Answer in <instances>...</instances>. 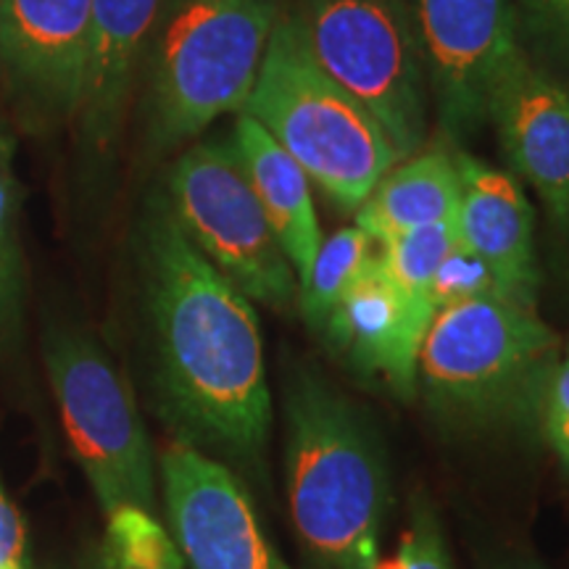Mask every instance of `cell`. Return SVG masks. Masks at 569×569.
I'll return each mask as SVG.
<instances>
[{"mask_svg": "<svg viewBox=\"0 0 569 569\" xmlns=\"http://www.w3.org/2000/svg\"><path fill=\"white\" fill-rule=\"evenodd\" d=\"M0 569H32L27 528L0 480Z\"/></svg>", "mask_w": 569, "mask_h": 569, "instance_id": "26", "label": "cell"}, {"mask_svg": "<svg viewBox=\"0 0 569 569\" xmlns=\"http://www.w3.org/2000/svg\"><path fill=\"white\" fill-rule=\"evenodd\" d=\"M461 203L459 163L446 151H419L398 161L356 209V227L375 246L417 230L453 222Z\"/></svg>", "mask_w": 569, "mask_h": 569, "instance_id": "17", "label": "cell"}, {"mask_svg": "<svg viewBox=\"0 0 569 569\" xmlns=\"http://www.w3.org/2000/svg\"><path fill=\"white\" fill-rule=\"evenodd\" d=\"M501 151L540 196L551 222L569 234V88L519 51L488 101Z\"/></svg>", "mask_w": 569, "mask_h": 569, "instance_id": "12", "label": "cell"}, {"mask_svg": "<svg viewBox=\"0 0 569 569\" xmlns=\"http://www.w3.org/2000/svg\"><path fill=\"white\" fill-rule=\"evenodd\" d=\"M459 243L490 269L503 296L536 309L540 269L536 259V211L517 177L459 153Z\"/></svg>", "mask_w": 569, "mask_h": 569, "instance_id": "14", "label": "cell"}, {"mask_svg": "<svg viewBox=\"0 0 569 569\" xmlns=\"http://www.w3.org/2000/svg\"><path fill=\"white\" fill-rule=\"evenodd\" d=\"M509 569H540V567H532V565H525V567H509Z\"/></svg>", "mask_w": 569, "mask_h": 569, "instance_id": "29", "label": "cell"}, {"mask_svg": "<svg viewBox=\"0 0 569 569\" xmlns=\"http://www.w3.org/2000/svg\"><path fill=\"white\" fill-rule=\"evenodd\" d=\"M488 293H498V284L490 274V269L482 264L475 253H469L465 246L457 243L453 251L446 256L443 264L438 267L436 277H432L430 296L432 309H446V306L459 303V301H469V298H478V296H488Z\"/></svg>", "mask_w": 569, "mask_h": 569, "instance_id": "22", "label": "cell"}, {"mask_svg": "<svg viewBox=\"0 0 569 569\" xmlns=\"http://www.w3.org/2000/svg\"><path fill=\"white\" fill-rule=\"evenodd\" d=\"M109 569H184V557L156 515L122 507L109 515L101 546Z\"/></svg>", "mask_w": 569, "mask_h": 569, "instance_id": "20", "label": "cell"}, {"mask_svg": "<svg viewBox=\"0 0 569 569\" xmlns=\"http://www.w3.org/2000/svg\"><path fill=\"white\" fill-rule=\"evenodd\" d=\"M140 272L167 425L198 451L261 465L272 396L253 301L190 243L163 196L142 217Z\"/></svg>", "mask_w": 569, "mask_h": 569, "instance_id": "1", "label": "cell"}, {"mask_svg": "<svg viewBox=\"0 0 569 569\" xmlns=\"http://www.w3.org/2000/svg\"><path fill=\"white\" fill-rule=\"evenodd\" d=\"M557 365L559 336L538 311L488 293L436 311L417 390L440 422L461 430L538 422Z\"/></svg>", "mask_w": 569, "mask_h": 569, "instance_id": "3", "label": "cell"}, {"mask_svg": "<svg viewBox=\"0 0 569 569\" xmlns=\"http://www.w3.org/2000/svg\"><path fill=\"white\" fill-rule=\"evenodd\" d=\"M159 478L169 532L193 569H290L272 549L240 480L209 453L172 440Z\"/></svg>", "mask_w": 569, "mask_h": 569, "instance_id": "11", "label": "cell"}, {"mask_svg": "<svg viewBox=\"0 0 569 569\" xmlns=\"http://www.w3.org/2000/svg\"><path fill=\"white\" fill-rule=\"evenodd\" d=\"M82 569H109V567H106L103 551H101V549H92V551H88V557H84V565H82Z\"/></svg>", "mask_w": 569, "mask_h": 569, "instance_id": "27", "label": "cell"}, {"mask_svg": "<svg viewBox=\"0 0 569 569\" xmlns=\"http://www.w3.org/2000/svg\"><path fill=\"white\" fill-rule=\"evenodd\" d=\"M432 317L430 298L407 293L375 251L327 319L322 336L356 372L380 377L398 398L411 401L417 396L419 348Z\"/></svg>", "mask_w": 569, "mask_h": 569, "instance_id": "13", "label": "cell"}, {"mask_svg": "<svg viewBox=\"0 0 569 569\" xmlns=\"http://www.w3.org/2000/svg\"><path fill=\"white\" fill-rule=\"evenodd\" d=\"M232 146L301 284L322 246L311 180L293 156L248 113H238Z\"/></svg>", "mask_w": 569, "mask_h": 569, "instance_id": "16", "label": "cell"}, {"mask_svg": "<svg viewBox=\"0 0 569 569\" xmlns=\"http://www.w3.org/2000/svg\"><path fill=\"white\" fill-rule=\"evenodd\" d=\"M519 11L530 38L569 61V0H519Z\"/></svg>", "mask_w": 569, "mask_h": 569, "instance_id": "24", "label": "cell"}, {"mask_svg": "<svg viewBox=\"0 0 569 569\" xmlns=\"http://www.w3.org/2000/svg\"><path fill=\"white\" fill-rule=\"evenodd\" d=\"M284 475L296 532L330 569H372L390 509V472L380 432L365 409L315 375L284 396Z\"/></svg>", "mask_w": 569, "mask_h": 569, "instance_id": "2", "label": "cell"}, {"mask_svg": "<svg viewBox=\"0 0 569 569\" xmlns=\"http://www.w3.org/2000/svg\"><path fill=\"white\" fill-rule=\"evenodd\" d=\"M293 21L319 69L377 119L403 159L427 138V67L409 0H303Z\"/></svg>", "mask_w": 569, "mask_h": 569, "instance_id": "6", "label": "cell"}, {"mask_svg": "<svg viewBox=\"0 0 569 569\" xmlns=\"http://www.w3.org/2000/svg\"><path fill=\"white\" fill-rule=\"evenodd\" d=\"M459 243L457 219L453 222H438L417 227V230L390 238L388 243L377 246L388 274L411 296H427L432 277L443 259Z\"/></svg>", "mask_w": 569, "mask_h": 569, "instance_id": "21", "label": "cell"}, {"mask_svg": "<svg viewBox=\"0 0 569 569\" xmlns=\"http://www.w3.org/2000/svg\"><path fill=\"white\" fill-rule=\"evenodd\" d=\"M240 113L264 127L343 211L359 209L401 161L372 113L317 67L290 17L277 19Z\"/></svg>", "mask_w": 569, "mask_h": 569, "instance_id": "5", "label": "cell"}, {"mask_svg": "<svg viewBox=\"0 0 569 569\" xmlns=\"http://www.w3.org/2000/svg\"><path fill=\"white\" fill-rule=\"evenodd\" d=\"M398 553H401L407 569H453L443 530H440V519L425 498L411 507L409 530L403 532Z\"/></svg>", "mask_w": 569, "mask_h": 569, "instance_id": "23", "label": "cell"}, {"mask_svg": "<svg viewBox=\"0 0 569 569\" xmlns=\"http://www.w3.org/2000/svg\"><path fill=\"white\" fill-rule=\"evenodd\" d=\"M163 6L167 0H92L88 77L74 119L90 159L106 161L113 153Z\"/></svg>", "mask_w": 569, "mask_h": 569, "instance_id": "15", "label": "cell"}, {"mask_svg": "<svg viewBox=\"0 0 569 569\" xmlns=\"http://www.w3.org/2000/svg\"><path fill=\"white\" fill-rule=\"evenodd\" d=\"M375 251V240L356 224L322 240L309 277L298 284V309L306 325L322 332L327 319L365 272Z\"/></svg>", "mask_w": 569, "mask_h": 569, "instance_id": "19", "label": "cell"}, {"mask_svg": "<svg viewBox=\"0 0 569 569\" xmlns=\"http://www.w3.org/2000/svg\"><path fill=\"white\" fill-rule=\"evenodd\" d=\"M46 367L69 448L103 515L122 507L156 515L153 448L130 382L88 332L71 327L48 336Z\"/></svg>", "mask_w": 569, "mask_h": 569, "instance_id": "7", "label": "cell"}, {"mask_svg": "<svg viewBox=\"0 0 569 569\" xmlns=\"http://www.w3.org/2000/svg\"><path fill=\"white\" fill-rule=\"evenodd\" d=\"M163 201L190 243L240 293L282 315L293 309L298 277L232 142H198L182 151Z\"/></svg>", "mask_w": 569, "mask_h": 569, "instance_id": "8", "label": "cell"}, {"mask_svg": "<svg viewBox=\"0 0 569 569\" xmlns=\"http://www.w3.org/2000/svg\"><path fill=\"white\" fill-rule=\"evenodd\" d=\"M17 140L0 119V351L24 336L27 256L21 243V184L13 172Z\"/></svg>", "mask_w": 569, "mask_h": 569, "instance_id": "18", "label": "cell"}, {"mask_svg": "<svg viewBox=\"0 0 569 569\" xmlns=\"http://www.w3.org/2000/svg\"><path fill=\"white\" fill-rule=\"evenodd\" d=\"M540 430L557 457L569 467V356L553 369L540 407Z\"/></svg>", "mask_w": 569, "mask_h": 569, "instance_id": "25", "label": "cell"}, {"mask_svg": "<svg viewBox=\"0 0 569 569\" xmlns=\"http://www.w3.org/2000/svg\"><path fill=\"white\" fill-rule=\"evenodd\" d=\"M372 569H407V567H403L401 553L396 551L393 557H388V559H377V565H375Z\"/></svg>", "mask_w": 569, "mask_h": 569, "instance_id": "28", "label": "cell"}, {"mask_svg": "<svg viewBox=\"0 0 569 569\" xmlns=\"http://www.w3.org/2000/svg\"><path fill=\"white\" fill-rule=\"evenodd\" d=\"M277 19V0H167L148 59V151H174L246 109Z\"/></svg>", "mask_w": 569, "mask_h": 569, "instance_id": "4", "label": "cell"}, {"mask_svg": "<svg viewBox=\"0 0 569 569\" xmlns=\"http://www.w3.org/2000/svg\"><path fill=\"white\" fill-rule=\"evenodd\" d=\"M409 3L440 127L453 138H467L488 122V101L498 74L522 51L515 6L509 0Z\"/></svg>", "mask_w": 569, "mask_h": 569, "instance_id": "10", "label": "cell"}, {"mask_svg": "<svg viewBox=\"0 0 569 569\" xmlns=\"http://www.w3.org/2000/svg\"><path fill=\"white\" fill-rule=\"evenodd\" d=\"M92 0H0V80L34 130L80 113L90 59Z\"/></svg>", "mask_w": 569, "mask_h": 569, "instance_id": "9", "label": "cell"}]
</instances>
